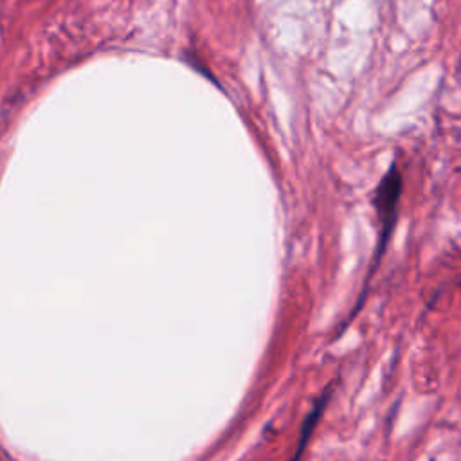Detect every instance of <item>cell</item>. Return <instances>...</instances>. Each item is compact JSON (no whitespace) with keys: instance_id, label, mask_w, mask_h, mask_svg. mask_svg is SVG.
<instances>
[{"instance_id":"obj_1","label":"cell","mask_w":461,"mask_h":461,"mask_svg":"<svg viewBox=\"0 0 461 461\" xmlns=\"http://www.w3.org/2000/svg\"><path fill=\"white\" fill-rule=\"evenodd\" d=\"M400 194H402V173L396 164H391L387 173L382 176L376 194H375V205H376L378 220L382 225L380 243L376 247V263H378L380 256L384 254V249H385V245L391 238V232L394 229Z\"/></svg>"},{"instance_id":"obj_2","label":"cell","mask_w":461,"mask_h":461,"mask_svg":"<svg viewBox=\"0 0 461 461\" xmlns=\"http://www.w3.org/2000/svg\"><path fill=\"white\" fill-rule=\"evenodd\" d=\"M330 396H331V387H328V389L321 394V398L313 403L312 412L304 418L303 427H301V434H299V439H297V445H295V454L292 456L290 461H299V457H301V454H303V450H304V447H306V443H308V438L312 436L315 425L319 423V418H321L322 411L326 409V405H328V402H330Z\"/></svg>"}]
</instances>
